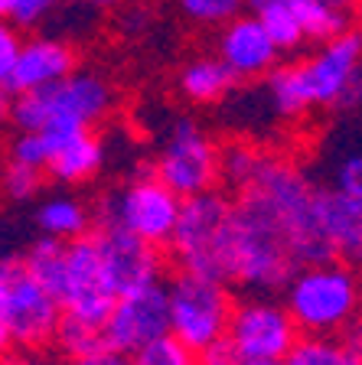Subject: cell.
<instances>
[{
	"instance_id": "cell-1",
	"label": "cell",
	"mask_w": 362,
	"mask_h": 365,
	"mask_svg": "<svg viewBox=\"0 0 362 365\" xmlns=\"http://www.w3.org/2000/svg\"><path fill=\"white\" fill-rule=\"evenodd\" d=\"M284 304L303 336H340L362 317L359 267L340 258L303 264L287 281Z\"/></svg>"
},
{
	"instance_id": "cell-2",
	"label": "cell",
	"mask_w": 362,
	"mask_h": 365,
	"mask_svg": "<svg viewBox=\"0 0 362 365\" xmlns=\"http://www.w3.org/2000/svg\"><path fill=\"white\" fill-rule=\"evenodd\" d=\"M111 85L95 72H72L49 88L23 91L10 98V124L16 130H43L56 147L89 124L101 121L111 108Z\"/></svg>"
},
{
	"instance_id": "cell-3",
	"label": "cell",
	"mask_w": 362,
	"mask_h": 365,
	"mask_svg": "<svg viewBox=\"0 0 362 365\" xmlns=\"http://www.w3.org/2000/svg\"><path fill=\"white\" fill-rule=\"evenodd\" d=\"M170 248L183 271L235 281V202L216 190L183 199Z\"/></svg>"
},
{
	"instance_id": "cell-4",
	"label": "cell",
	"mask_w": 362,
	"mask_h": 365,
	"mask_svg": "<svg viewBox=\"0 0 362 365\" xmlns=\"http://www.w3.org/2000/svg\"><path fill=\"white\" fill-rule=\"evenodd\" d=\"M62 304L26 271L20 255H7L0 267V339L7 349L33 352L53 342L62 327Z\"/></svg>"
},
{
	"instance_id": "cell-5",
	"label": "cell",
	"mask_w": 362,
	"mask_h": 365,
	"mask_svg": "<svg viewBox=\"0 0 362 365\" xmlns=\"http://www.w3.org/2000/svg\"><path fill=\"white\" fill-rule=\"evenodd\" d=\"M166 294H170V333L186 342L189 349L203 352L228 336L235 304L226 290V281L180 271L166 284Z\"/></svg>"
},
{
	"instance_id": "cell-6",
	"label": "cell",
	"mask_w": 362,
	"mask_h": 365,
	"mask_svg": "<svg viewBox=\"0 0 362 365\" xmlns=\"http://www.w3.org/2000/svg\"><path fill=\"white\" fill-rule=\"evenodd\" d=\"M56 297H59L66 317H76L82 323L105 329L108 317H111L114 304L121 297L114 290L111 277H108V267H105V258H101L95 232L69 242Z\"/></svg>"
},
{
	"instance_id": "cell-7",
	"label": "cell",
	"mask_w": 362,
	"mask_h": 365,
	"mask_svg": "<svg viewBox=\"0 0 362 365\" xmlns=\"http://www.w3.org/2000/svg\"><path fill=\"white\" fill-rule=\"evenodd\" d=\"M183 212V196L174 192L160 176H137L121 186L105 202L101 222H111L147 238L151 245H170Z\"/></svg>"
},
{
	"instance_id": "cell-8",
	"label": "cell",
	"mask_w": 362,
	"mask_h": 365,
	"mask_svg": "<svg viewBox=\"0 0 362 365\" xmlns=\"http://www.w3.org/2000/svg\"><path fill=\"white\" fill-rule=\"evenodd\" d=\"M157 176L183 199L209 192L222 176V153L196 121H176L157 157Z\"/></svg>"
},
{
	"instance_id": "cell-9",
	"label": "cell",
	"mask_w": 362,
	"mask_h": 365,
	"mask_svg": "<svg viewBox=\"0 0 362 365\" xmlns=\"http://www.w3.org/2000/svg\"><path fill=\"white\" fill-rule=\"evenodd\" d=\"M301 327L294 323L287 304L271 297L241 300L228 323V339L248 362H287V356L301 342Z\"/></svg>"
},
{
	"instance_id": "cell-10",
	"label": "cell",
	"mask_w": 362,
	"mask_h": 365,
	"mask_svg": "<svg viewBox=\"0 0 362 365\" xmlns=\"http://www.w3.org/2000/svg\"><path fill=\"white\" fill-rule=\"evenodd\" d=\"M362 33L349 30L323 43L313 59L303 62L313 105L349 108L362 98Z\"/></svg>"
},
{
	"instance_id": "cell-11",
	"label": "cell",
	"mask_w": 362,
	"mask_h": 365,
	"mask_svg": "<svg viewBox=\"0 0 362 365\" xmlns=\"http://www.w3.org/2000/svg\"><path fill=\"white\" fill-rule=\"evenodd\" d=\"M170 333V294L154 284L121 297L105 323V346L121 356H134L147 342Z\"/></svg>"
},
{
	"instance_id": "cell-12",
	"label": "cell",
	"mask_w": 362,
	"mask_h": 365,
	"mask_svg": "<svg viewBox=\"0 0 362 365\" xmlns=\"http://www.w3.org/2000/svg\"><path fill=\"white\" fill-rule=\"evenodd\" d=\"M95 238H99L101 258H105L108 277H111L118 297H128L144 287L160 284L157 245H151L147 238L134 235L128 228L111 225V222H101V225L95 228Z\"/></svg>"
},
{
	"instance_id": "cell-13",
	"label": "cell",
	"mask_w": 362,
	"mask_h": 365,
	"mask_svg": "<svg viewBox=\"0 0 362 365\" xmlns=\"http://www.w3.org/2000/svg\"><path fill=\"white\" fill-rule=\"evenodd\" d=\"M278 43L271 39L261 16H235L226 23L219 36V59L232 68L238 78H258L264 72H274L278 66Z\"/></svg>"
},
{
	"instance_id": "cell-14",
	"label": "cell",
	"mask_w": 362,
	"mask_h": 365,
	"mask_svg": "<svg viewBox=\"0 0 362 365\" xmlns=\"http://www.w3.org/2000/svg\"><path fill=\"white\" fill-rule=\"evenodd\" d=\"M76 59H72V49H69L62 39L56 36H33L23 43L20 59L10 82L4 85V95L14 98L23 91H36V88H49V85L62 82L76 72Z\"/></svg>"
},
{
	"instance_id": "cell-15",
	"label": "cell",
	"mask_w": 362,
	"mask_h": 365,
	"mask_svg": "<svg viewBox=\"0 0 362 365\" xmlns=\"http://www.w3.org/2000/svg\"><path fill=\"white\" fill-rule=\"evenodd\" d=\"M320 225L333 255L362 271V199L340 190L320 192Z\"/></svg>"
},
{
	"instance_id": "cell-16",
	"label": "cell",
	"mask_w": 362,
	"mask_h": 365,
	"mask_svg": "<svg viewBox=\"0 0 362 365\" xmlns=\"http://www.w3.org/2000/svg\"><path fill=\"white\" fill-rule=\"evenodd\" d=\"M101 163H105V144L89 130H79L56 147L49 176L66 182V186H76V182L91 180L101 170Z\"/></svg>"
},
{
	"instance_id": "cell-17",
	"label": "cell",
	"mask_w": 362,
	"mask_h": 365,
	"mask_svg": "<svg viewBox=\"0 0 362 365\" xmlns=\"http://www.w3.org/2000/svg\"><path fill=\"white\" fill-rule=\"evenodd\" d=\"M36 228L49 238H62V242H76V238L89 235L91 212L89 205L76 196H49L36 205Z\"/></svg>"
},
{
	"instance_id": "cell-18",
	"label": "cell",
	"mask_w": 362,
	"mask_h": 365,
	"mask_svg": "<svg viewBox=\"0 0 362 365\" xmlns=\"http://www.w3.org/2000/svg\"><path fill=\"white\" fill-rule=\"evenodd\" d=\"M235 72L226 66L222 59H196L189 62L183 68L180 76V88L189 101H196V105H209V101H219L228 95L235 82Z\"/></svg>"
},
{
	"instance_id": "cell-19",
	"label": "cell",
	"mask_w": 362,
	"mask_h": 365,
	"mask_svg": "<svg viewBox=\"0 0 362 365\" xmlns=\"http://www.w3.org/2000/svg\"><path fill=\"white\" fill-rule=\"evenodd\" d=\"M268 98H271V108L281 118H297V114H303L313 105L303 62H297V66H281V68H274V72H268Z\"/></svg>"
},
{
	"instance_id": "cell-20",
	"label": "cell",
	"mask_w": 362,
	"mask_h": 365,
	"mask_svg": "<svg viewBox=\"0 0 362 365\" xmlns=\"http://www.w3.org/2000/svg\"><path fill=\"white\" fill-rule=\"evenodd\" d=\"M303 23V33L307 39H330L343 36L349 33V14H346V4L340 0H291Z\"/></svg>"
},
{
	"instance_id": "cell-21",
	"label": "cell",
	"mask_w": 362,
	"mask_h": 365,
	"mask_svg": "<svg viewBox=\"0 0 362 365\" xmlns=\"http://www.w3.org/2000/svg\"><path fill=\"white\" fill-rule=\"evenodd\" d=\"M287 365H362V356L353 342H340L336 336H303Z\"/></svg>"
},
{
	"instance_id": "cell-22",
	"label": "cell",
	"mask_w": 362,
	"mask_h": 365,
	"mask_svg": "<svg viewBox=\"0 0 362 365\" xmlns=\"http://www.w3.org/2000/svg\"><path fill=\"white\" fill-rule=\"evenodd\" d=\"M258 16H261V23L268 26V33H271V39L278 43L281 53L297 49V46L307 39L303 23H301V16H297V10H294L291 0H284V4H271V7H264Z\"/></svg>"
},
{
	"instance_id": "cell-23",
	"label": "cell",
	"mask_w": 362,
	"mask_h": 365,
	"mask_svg": "<svg viewBox=\"0 0 362 365\" xmlns=\"http://www.w3.org/2000/svg\"><path fill=\"white\" fill-rule=\"evenodd\" d=\"M56 342H59V349L66 352L69 359L91 356V352L108 349L105 329L91 327V323H82V319H76V317H62V327H59V333H56Z\"/></svg>"
},
{
	"instance_id": "cell-24",
	"label": "cell",
	"mask_w": 362,
	"mask_h": 365,
	"mask_svg": "<svg viewBox=\"0 0 362 365\" xmlns=\"http://www.w3.org/2000/svg\"><path fill=\"white\" fill-rule=\"evenodd\" d=\"M131 365H199V352L189 349L174 333H166L160 339L147 342L144 349H137L131 356Z\"/></svg>"
},
{
	"instance_id": "cell-25",
	"label": "cell",
	"mask_w": 362,
	"mask_h": 365,
	"mask_svg": "<svg viewBox=\"0 0 362 365\" xmlns=\"http://www.w3.org/2000/svg\"><path fill=\"white\" fill-rule=\"evenodd\" d=\"M53 153H56V144L43 130H16L14 144H10V160L26 163V167H36V170H49Z\"/></svg>"
},
{
	"instance_id": "cell-26",
	"label": "cell",
	"mask_w": 362,
	"mask_h": 365,
	"mask_svg": "<svg viewBox=\"0 0 362 365\" xmlns=\"http://www.w3.org/2000/svg\"><path fill=\"white\" fill-rule=\"evenodd\" d=\"M264 153H258L255 147L248 144H232L222 150V176H226L232 186H248L251 176L258 173V167H261Z\"/></svg>"
},
{
	"instance_id": "cell-27",
	"label": "cell",
	"mask_w": 362,
	"mask_h": 365,
	"mask_svg": "<svg viewBox=\"0 0 362 365\" xmlns=\"http://www.w3.org/2000/svg\"><path fill=\"white\" fill-rule=\"evenodd\" d=\"M43 173L46 170H36V167H26V163L10 160L7 170H4V192H7L14 202H26V199H33L43 190Z\"/></svg>"
},
{
	"instance_id": "cell-28",
	"label": "cell",
	"mask_w": 362,
	"mask_h": 365,
	"mask_svg": "<svg viewBox=\"0 0 362 365\" xmlns=\"http://www.w3.org/2000/svg\"><path fill=\"white\" fill-rule=\"evenodd\" d=\"M248 0H180L183 14L196 23H228Z\"/></svg>"
},
{
	"instance_id": "cell-29",
	"label": "cell",
	"mask_w": 362,
	"mask_h": 365,
	"mask_svg": "<svg viewBox=\"0 0 362 365\" xmlns=\"http://www.w3.org/2000/svg\"><path fill=\"white\" fill-rule=\"evenodd\" d=\"M336 190L362 199V153H349L336 167Z\"/></svg>"
},
{
	"instance_id": "cell-30",
	"label": "cell",
	"mask_w": 362,
	"mask_h": 365,
	"mask_svg": "<svg viewBox=\"0 0 362 365\" xmlns=\"http://www.w3.org/2000/svg\"><path fill=\"white\" fill-rule=\"evenodd\" d=\"M56 7H59V0H16V10L10 20H14L16 26H36V23H43Z\"/></svg>"
},
{
	"instance_id": "cell-31",
	"label": "cell",
	"mask_w": 362,
	"mask_h": 365,
	"mask_svg": "<svg viewBox=\"0 0 362 365\" xmlns=\"http://www.w3.org/2000/svg\"><path fill=\"white\" fill-rule=\"evenodd\" d=\"M20 36L14 33V26H4L0 30V85H7L10 76H14V68H16V59H20Z\"/></svg>"
},
{
	"instance_id": "cell-32",
	"label": "cell",
	"mask_w": 362,
	"mask_h": 365,
	"mask_svg": "<svg viewBox=\"0 0 362 365\" xmlns=\"http://www.w3.org/2000/svg\"><path fill=\"white\" fill-rule=\"evenodd\" d=\"M248 359L238 352V346H235L232 339H219V342H212L209 349L199 352V365H245Z\"/></svg>"
},
{
	"instance_id": "cell-33",
	"label": "cell",
	"mask_w": 362,
	"mask_h": 365,
	"mask_svg": "<svg viewBox=\"0 0 362 365\" xmlns=\"http://www.w3.org/2000/svg\"><path fill=\"white\" fill-rule=\"evenodd\" d=\"M66 365H131V362L121 356V352H114V349H101V352H91V356L69 359Z\"/></svg>"
},
{
	"instance_id": "cell-34",
	"label": "cell",
	"mask_w": 362,
	"mask_h": 365,
	"mask_svg": "<svg viewBox=\"0 0 362 365\" xmlns=\"http://www.w3.org/2000/svg\"><path fill=\"white\" fill-rule=\"evenodd\" d=\"M271 4H284V0H248V7L255 10V14H261V10L271 7Z\"/></svg>"
},
{
	"instance_id": "cell-35",
	"label": "cell",
	"mask_w": 362,
	"mask_h": 365,
	"mask_svg": "<svg viewBox=\"0 0 362 365\" xmlns=\"http://www.w3.org/2000/svg\"><path fill=\"white\" fill-rule=\"evenodd\" d=\"M14 10H16V0H0V14L7 16V20L14 16Z\"/></svg>"
},
{
	"instance_id": "cell-36",
	"label": "cell",
	"mask_w": 362,
	"mask_h": 365,
	"mask_svg": "<svg viewBox=\"0 0 362 365\" xmlns=\"http://www.w3.org/2000/svg\"><path fill=\"white\" fill-rule=\"evenodd\" d=\"M82 4H89V7H111L118 0H82Z\"/></svg>"
},
{
	"instance_id": "cell-37",
	"label": "cell",
	"mask_w": 362,
	"mask_h": 365,
	"mask_svg": "<svg viewBox=\"0 0 362 365\" xmlns=\"http://www.w3.org/2000/svg\"><path fill=\"white\" fill-rule=\"evenodd\" d=\"M349 342H353L356 349H359V356H362V329H356V336H353V339H349Z\"/></svg>"
},
{
	"instance_id": "cell-38",
	"label": "cell",
	"mask_w": 362,
	"mask_h": 365,
	"mask_svg": "<svg viewBox=\"0 0 362 365\" xmlns=\"http://www.w3.org/2000/svg\"><path fill=\"white\" fill-rule=\"evenodd\" d=\"M245 365H287V362H245Z\"/></svg>"
},
{
	"instance_id": "cell-39",
	"label": "cell",
	"mask_w": 362,
	"mask_h": 365,
	"mask_svg": "<svg viewBox=\"0 0 362 365\" xmlns=\"http://www.w3.org/2000/svg\"><path fill=\"white\" fill-rule=\"evenodd\" d=\"M7 365H33V362H26V359H16V362H7Z\"/></svg>"
},
{
	"instance_id": "cell-40",
	"label": "cell",
	"mask_w": 362,
	"mask_h": 365,
	"mask_svg": "<svg viewBox=\"0 0 362 365\" xmlns=\"http://www.w3.org/2000/svg\"><path fill=\"white\" fill-rule=\"evenodd\" d=\"M340 4H346V0H340Z\"/></svg>"
}]
</instances>
